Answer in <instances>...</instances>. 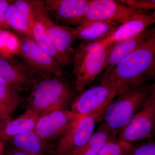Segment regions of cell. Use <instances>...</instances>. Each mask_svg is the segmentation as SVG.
<instances>
[{"label":"cell","instance_id":"obj_1","mask_svg":"<svg viewBox=\"0 0 155 155\" xmlns=\"http://www.w3.org/2000/svg\"><path fill=\"white\" fill-rule=\"evenodd\" d=\"M155 68V32L150 35L101 79L140 86L146 76L152 75Z\"/></svg>","mask_w":155,"mask_h":155},{"label":"cell","instance_id":"obj_2","mask_svg":"<svg viewBox=\"0 0 155 155\" xmlns=\"http://www.w3.org/2000/svg\"><path fill=\"white\" fill-rule=\"evenodd\" d=\"M152 94L141 85L124 88L107 107L101 121L119 134L146 104Z\"/></svg>","mask_w":155,"mask_h":155},{"label":"cell","instance_id":"obj_3","mask_svg":"<svg viewBox=\"0 0 155 155\" xmlns=\"http://www.w3.org/2000/svg\"><path fill=\"white\" fill-rule=\"evenodd\" d=\"M72 95L69 85L59 77L44 78L31 90L27 110L39 117L53 111L65 110Z\"/></svg>","mask_w":155,"mask_h":155},{"label":"cell","instance_id":"obj_4","mask_svg":"<svg viewBox=\"0 0 155 155\" xmlns=\"http://www.w3.org/2000/svg\"><path fill=\"white\" fill-rule=\"evenodd\" d=\"M107 48L100 42H85L78 47L72 58L75 90L81 92L103 71L107 57Z\"/></svg>","mask_w":155,"mask_h":155},{"label":"cell","instance_id":"obj_5","mask_svg":"<svg viewBox=\"0 0 155 155\" xmlns=\"http://www.w3.org/2000/svg\"><path fill=\"white\" fill-rule=\"evenodd\" d=\"M131 87L117 81L101 79L99 84L87 90L74 102L71 110L81 116H86L106 107L126 87Z\"/></svg>","mask_w":155,"mask_h":155},{"label":"cell","instance_id":"obj_6","mask_svg":"<svg viewBox=\"0 0 155 155\" xmlns=\"http://www.w3.org/2000/svg\"><path fill=\"white\" fill-rule=\"evenodd\" d=\"M107 107L81 118L68 133L61 138L53 151L54 155H73L83 147L93 135L96 126L101 120Z\"/></svg>","mask_w":155,"mask_h":155},{"label":"cell","instance_id":"obj_7","mask_svg":"<svg viewBox=\"0 0 155 155\" xmlns=\"http://www.w3.org/2000/svg\"><path fill=\"white\" fill-rule=\"evenodd\" d=\"M84 116L66 109L53 111L39 117L34 131L47 142L61 139Z\"/></svg>","mask_w":155,"mask_h":155},{"label":"cell","instance_id":"obj_8","mask_svg":"<svg viewBox=\"0 0 155 155\" xmlns=\"http://www.w3.org/2000/svg\"><path fill=\"white\" fill-rule=\"evenodd\" d=\"M48 77L50 76L39 73L17 59L0 55V78L19 92L31 91L38 80Z\"/></svg>","mask_w":155,"mask_h":155},{"label":"cell","instance_id":"obj_9","mask_svg":"<svg viewBox=\"0 0 155 155\" xmlns=\"http://www.w3.org/2000/svg\"><path fill=\"white\" fill-rule=\"evenodd\" d=\"M140 11L119 1L90 0L88 9L80 24L91 21H108L122 24Z\"/></svg>","mask_w":155,"mask_h":155},{"label":"cell","instance_id":"obj_10","mask_svg":"<svg viewBox=\"0 0 155 155\" xmlns=\"http://www.w3.org/2000/svg\"><path fill=\"white\" fill-rule=\"evenodd\" d=\"M155 136V93L141 110L123 127L118 139L127 142L139 141Z\"/></svg>","mask_w":155,"mask_h":155},{"label":"cell","instance_id":"obj_11","mask_svg":"<svg viewBox=\"0 0 155 155\" xmlns=\"http://www.w3.org/2000/svg\"><path fill=\"white\" fill-rule=\"evenodd\" d=\"M35 19L41 23L57 49L70 58L72 46L76 39L73 28L56 24L50 17V13L42 1H31Z\"/></svg>","mask_w":155,"mask_h":155},{"label":"cell","instance_id":"obj_12","mask_svg":"<svg viewBox=\"0 0 155 155\" xmlns=\"http://www.w3.org/2000/svg\"><path fill=\"white\" fill-rule=\"evenodd\" d=\"M26 64L37 72L53 77H60L62 66L42 50L32 39L25 36L19 38L18 54Z\"/></svg>","mask_w":155,"mask_h":155},{"label":"cell","instance_id":"obj_13","mask_svg":"<svg viewBox=\"0 0 155 155\" xmlns=\"http://www.w3.org/2000/svg\"><path fill=\"white\" fill-rule=\"evenodd\" d=\"M155 25V10L150 14L142 10L134 14L127 22L118 26L109 36L99 41L108 48L117 43L138 35Z\"/></svg>","mask_w":155,"mask_h":155},{"label":"cell","instance_id":"obj_14","mask_svg":"<svg viewBox=\"0 0 155 155\" xmlns=\"http://www.w3.org/2000/svg\"><path fill=\"white\" fill-rule=\"evenodd\" d=\"M42 2L49 12L58 20L78 25L86 14L90 0H46Z\"/></svg>","mask_w":155,"mask_h":155},{"label":"cell","instance_id":"obj_15","mask_svg":"<svg viewBox=\"0 0 155 155\" xmlns=\"http://www.w3.org/2000/svg\"><path fill=\"white\" fill-rule=\"evenodd\" d=\"M155 32V25L137 36L119 42L107 48V57L103 69L105 71L104 74L110 72Z\"/></svg>","mask_w":155,"mask_h":155},{"label":"cell","instance_id":"obj_16","mask_svg":"<svg viewBox=\"0 0 155 155\" xmlns=\"http://www.w3.org/2000/svg\"><path fill=\"white\" fill-rule=\"evenodd\" d=\"M119 23L108 21H91L81 23L73 28L75 38L85 42L99 41L110 35Z\"/></svg>","mask_w":155,"mask_h":155},{"label":"cell","instance_id":"obj_17","mask_svg":"<svg viewBox=\"0 0 155 155\" xmlns=\"http://www.w3.org/2000/svg\"><path fill=\"white\" fill-rule=\"evenodd\" d=\"M39 116L32 111L26 110L24 114L4 125L1 137L9 140L15 136L34 130Z\"/></svg>","mask_w":155,"mask_h":155},{"label":"cell","instance_id":"obj_18","mask_svg":"<svg viewBox=\"0 0 155 155\" xmlns=\"http://www.w3.org/2000/svg\"><path fill=\"white\" fill-rule=\"evenodd\" d=\"M119 133L102 122L93 135L83 147L73 155H98L109 142L117 139Z\"/></svg>","mask_w":155,"mask_h":155},{"label":"cell","instance_id":"obj_19","mask_svg":"<svg viewBox=\"0 0 155 155\" xmlns=\"http://www.w3.org/2000/svg\"><path fill=\"white\" fill-rule=\"evenodd\" d=\"M32 39L42 50L55 59L62 67L69 64L70 58L57 49L43 25L35 17L32 27Z\"/></svg>","mask_w":155,"mask_h":155},{"label":"cell","instance_id":"obj_20","mask_svg":"<svg viewBox=\"0 0 155 155\" xmlns=\"http://www.w3.org/2000/svg\"><path fill=\"white\" fill-rule=\"evenodd\" d=\"M9 140H11L15 149L23 152L45 155L47 151L48 142L40 137L34 130L18 134Z\"/></svg>","mask_w":155,"mask_h":155},{"label":"cell","instance_id":"obj_21","mask_svg":"<svg viewBox=\"0 0 155 155\" xmlns=\"http://www.w3.org/2000/svg\"><path fill=\"white\" fill-rule=\"evenodd\" d=\"M6 20L9 27L24 35L25 36L32 39V27L34 21L31 22L19 12L12 2L6 12Z\"/></svg>","mask_w":155,"mask_h":155},{"label":"cell","instance_id":"obj_22","mask_svg":"<svg viewBox=\"0 0 155 155\" xmlns=\"http://www.w3.org/2000/svg\"><path fill=\"white\" fill-rule=\"evenodd\" d=\"M19 93L10 84L0 78V103L9 115L21 104Z\"/></svg>","mask_w":155,"mask_h":155},{"label":"cell","instance_id":"obj_23","mask_svg":"<svg viewBox=\"0 0 155 155\" xmlns=\"http://www.w3.org/2000/svg\"><path fill=\"white\" fill-rule=\"evenodd\" d=\"M19 38L11 31L5 29H0V55L13 58L18 54Z\"/></svg>","mask_w":155,"mask_h":155},{"label":"cell","instance_id":"obj_24","mask_svg":"<svg viewBox=\"0 0 155 155\" xmlns=\"http://www.w3.org/2000/svg\"><path fill=\"white\" fill-rule=\"evenodd\" d=\"M133 149L130 143L118 139L107 143L98 155H129Z\"/></svg>","mask_w":155,"mask_h":155},{"label":"cell","instance_id":"obj_25","mask_svg":"<svg viewBox=\"0 0 155 155\" xmlns=\"http://www.w3.org/2000/svg\"><path fill=\"white\" fill-rule=\"evenodd\" d=\"M121 3L140 10H155V0H121Z\"/></svg>","mask_w":155,"mask_h":155},{"label":"cell","instance_id":"obj_26","mask_svg":"<svg viewBox=\"0 0 155 155\" xmlns=\"http://www.w3.org/2000/svg\"><path fill=\"white\" fill-rule=\"evenodd\" d=\"M132 155H155V141L134 148Z\"/></svg>","mask_w":155,"mask_h":155},{"label":"cell","instance_id":"obj_27","mask_svg":"<svg viewBox=\"0 0 155 155\" xmlns=\"http://www.w3.org/2000/svg\"><path fill=\"white\" fill-rule=\"evenodd\" d=\"M12 1L0 0V22L3 29L9 30L10 27L6 22V14L7 10Z\"/></svg>","mask_w":155,"mask_h":155},{"label":"cell","instance_id":"obj_28","mask_svg":"<svg viewBox=\"0 0 155 155\" xmlns=\"http://www.w3.org/2000/svg\"><path fill=\"white\" fill-rule=\"evenodd\" d=\"M0 120H2L5 122H8L11 120L10 115L8 114L2 104L0 103Z\"/></svg>","mask_w":155,"mask_h":155},{"label":"cell","instance_id":"obj_29","mask_svg":"<svg viewBox=\"0 0 155 155\" xmlns=\"http://www.w3.org/2000/svg\"><path fill=\"white\" fill-rule=\"evenodd\" d=\"M7 155H41L23 152L16 149L11 150L9 151Z\"/></svg>","mask_w":155,"mask_h":155},{"label":"cell","instance_id":"obj_30","mask_svg":"<svg viewBox=\"0 0 155 155\" xmlns=\"http://www.w3.org/2000/svg\"><path fill=\"white\" fill-rule=\"evenodd\" d=\"M5 146L2 141L0 140V155H3L5 153Z\"/></svg>","mask_w":155,"mask_h":155},{"label":"cell","instance_id":"obj_31","mask_svg":"<svg viewBox=\"0 0 155 155\" xmlns=\"http://www.w3.org/2000/svg\"><path fill=\"white\" fill-rule=\"evenodd\" d=\"M152 75L153 77L154 81V84L153 85V88L152 89V92L155 93V68Z\"/></svg>","mask_w":155,"mask_h":155},{"label":"cell","instance_id":"obj_32","mask_svg":"<svg viewBox=\"0 0 155 155\" xmlns=\"http://www.w3.org/2000/svg\"><path fill=\"white\" fill-rule=\"evenodd\" d=\"M3 127L4 125H2L0 124V137H1V134H2V131Z\"/></svg>","mask_w":155,"mask_h":155},{"label":"cell","instance_id":"obj_33","mask_svg":"<svg viewBox=\"0 0 155 155\" xmlns=\"http://www.w3.org/2000/svg\"><path fill=\"white\" fill-rule=\"evenodd\" d=\"M3 29V28L2 24H1V22H0V29Z\"/></svg>","mask_w":155,"mask_h":155},{"label":"cell","instance_id":"obj_34","mask_svg":"<svg viewBox=\"0 0 155 155\" xmlns=\"http://www.w3.org/2000/svg\"><path fill=\"white\" fill-rule=\"evenodd\" d=\"M132 150L131 151V153H130V155H132Z\"/></svg>","mask_w":155,"mask_h":155}]
</instances>
